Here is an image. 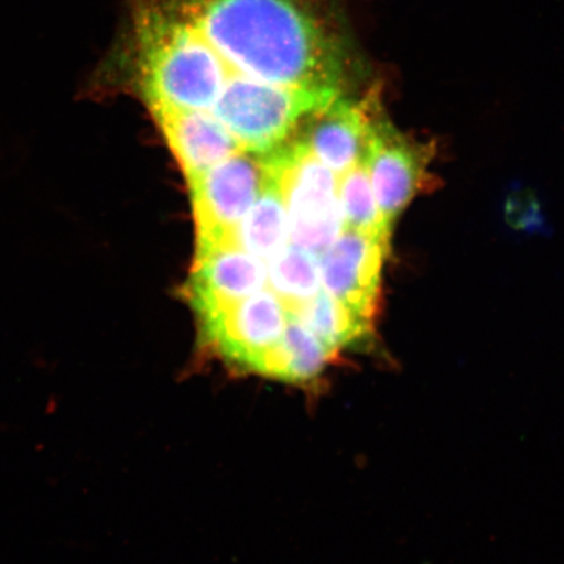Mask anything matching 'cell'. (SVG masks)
Listing matches in <instances>:
<instances>
[{
	"label": "cell",
	"mask_w": 564,
	"mask_h": 564,
	"mask_svg": "<svg viewBox=\"0 0 564 564\" xmlns=\"http://www.w3.org/2000/svg\"><path fill=\"white\" fill-rule=\"evenodd\" d=\"M263 160L284 197L294 245L319 258L345 229L336 174L300 139Z\"/></svg>",
	"instance_id": "1"
},
{
	"label": "cell",
	"mask_w": 564,
	"mask_h": 564,
	"mask_svg": "<svg viewBox=\"0 0 564 564\" xmlns=\"http://www.w3.org/2000/svg\"><path fill=\"white\" fill-rule=\"evenodd\" d=\"M289 312L271 289H262L216 314L200 317L204 340L232 368L273 379Z\"/></svg>",
	"instance_id": "2"
},
{
	"label": "cell",
	"mask_w": 564,
	"mask_h": 564,
	"mask_svg": "<svg viewBox=\"0 0 564 564\" xmlns=\"http://www.w3.org/2000/svg\"><path fill=\"white\" fill-rule=\"evenodd\" d=\"M267 180L263 154L243 151L188 182L197 250L239 246V225L263 192Z\"/></svg>",
	"instance_id": "3"
},
{
	"label": "cell",
	"mask_w": 564,
	"mask_h": 564,
	"mask_svg": "<svg viewBox=\"0 0 564 564\" xmlns=\"http://www.w3.org/2000/svg\"><path fill=\"white\" fill-rule=\"evenodd\" d=\"M434 144L405 135L380 112L371 132L365 165L386 227L393 231L399 217L430 182Z\"/></svg>",
	"instance_id": "4"
},
{
	"label": "cell",
	"mask_w": 564,
	"mask_h": 564,
	"mask_svg": "<svg viewBox=\"0 0 564 564\" xmlns=\"http://www.w3.org/2000/svg\"><path fill=\"white\" fill-rule=\"evenodd\" d=\"M383 105L377 89L347 95L317 111L301 126L300 140L337 175L365 162L369 141Z\"/></svg>",
	"instance_id": "5"
},
{
	"label": "cell",
	"mask_w": 564,
	"mask_h": 564,
	"mask_svg": "<svg viewBox=\"0 0 564 564\" xmlns=\"http://www.w3.org/2000/svg\"><path fill=\"white\" fill-rule=\"evenodd\" d=\"M390 245L344 229L319 257L323 291L366 321H376L380 282Z\"/></svg>",
	"instance_id": "6"
},
{
	"label": "cell",
	"mask_w": 564,
	"mask_h": 564,
	"mask_svg": "<svg viewBox=\"0 0 564 564\" xmlns=\"http://www.w3.org/2000/svg\"><path fill=\"white\" fill-rule=\"evenodd\" d=\"M267 264L241 246L197 250L187 285L189 303L204 317L228 308L262 291Z\"/></svg>",
	"instance_id": "7"
},
{
	"label": "cell",
	"mask_w": 564,
	"mask_h": 564,
	"mask_svg": "<svg viewBox=\"0 0 564 564\" xmlns=\"http://www.w3.org/2000/svg\"><path fill=\"white\" fill-rule=\"evenodd\" d=\"M187 181H193L243 148L206 112L151 109Z\"/></svg>",
	"instance_id": "8"
},
{
	"label": "cell",
	"mask_w": 564,
	"mask_h": 564,
	"mask_svg": "<svg viewBox=\"0 0 564 564\" xmlns=\"http://www.w3.org/2000/svg\"><path fill=\"white\" fill-rule=\"evenodd\" d=\"M289 238L291 229L284 197L268 173L263 192L239 225L238 245L267 263L288 246Z\"/></svg>",
	"instance_id": "9"
},
{
	"label": "cell",
	"mask_w": 564,
	"mask_h": 564,
	"mask_svg": "<svg viewBox=\"0 0 564 564\" xmlns=\"http://www.w3.org/2000/svg\"><path fill=\"white\" fill-rule=\"evenodd\" d=\"M319 338L337 357L341 350L365 343L373 334V323L366 321L326 291L291 314Z\"/></svg>",
	"instance_id": "10"
},
{
	"label": "cell",
	"mask_w": 564,
	"mask_h": 564,
	"mask_svg": "<svg viewBox=\"0 0 564 564\" xmlns=\"http://www.w3.org/2000/svg\"><path fill=\"white\" fill-rule=\"evenodd\" d=\"M265 264L270 289L289 314L297 312L322 291L319 258L297 245H288Z\"/></svg>",
	"instance_id": "11"
},
{
	"label": "cell",
	"mask_w": 564,
	"mask_h": 564,
	"mask_svg": "<svg viewBox=\"0 0 564 564\" xmlns=\"http://www.w3.org/2000/svg\"><path fill=\"white\" fill-rule=\"evenodd\" d=\"M338 178V202L345 229H350L391 243L392 232L386 227L365 162Z\"/></svg>",
	"instance_id": "12"
}]
</instances>
